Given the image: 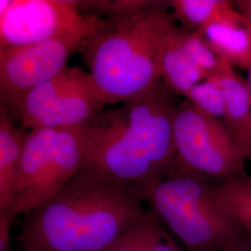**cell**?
<instances>
[{
	"mask_svg": "<svg viewBox=\"0 0 251 251\" xmlns=\"http://www.w3.org/2000/svg\"><path fill=\"white\" fill-rule=\"evenodd\" d=\"M173 92L162 81L150 92L101 111L81 126V172L138 186L176 169Z\"/></svg>",
	"mask_w": 251,
	"mask_h": 251,
	"instance_id": "1",
	"label": "cell"
},
{
	"mask_svg": "<svg viewBox=\"0 0 251 251\" xmlns=\"http://www.w3.org/2000/svg\"><path fill=\"white\" fill-rule=\"evenodd\" d=\"M136 186L79 171L62 190L27 215L23 248L104 251L147 210Z\"/></svg>",
	"mask_w": 251,
	"mask_h": 251,
	"instance_id": "2",
	"label": "cell"
},
{
	"mask_svg": "<svg viewBox=\"0 0 251 251\" xmlns=\"http://www.w3.org/2000/svg\"><path fill=\"white\" fill-rule=\"evenodd\" d=\"M169 8V1H143L135 9L105 19L81 46L106 104L125 103L161 83L163 46L176 25Z\"/></svg>",
	"mask_w": 251,
	"mask_h": 251,
	"instance_id": "3",
	"label": "cell"
},
{
	"mask_svg": "<svg viewBox=\"0 0 251 251\" xmlns=\"http://www.w3.org/2000/svg\"><path fill=\"white\" fill-rule=\"evenodd\" d=\"M136 187L187 251H228L248 236L200 176L178 172Z\"/></svg>",
	"mask_w": 251,
	"mask_h": 251,
	"instance_id": "4",
	"label": "cell"
},
{
	"mask_svg": "<svg viewBox=\"0 0 251 251\" xmlns=\"http://www.w3.org/2000/svg\"><path fill=\"white\" fill-rule=\"evenodd\" d=\"M82 162L81 126L28 130L13 203L6 214L12 220L45 204L80 171Z\"/></svg>",
	"mask_w": 251,
	"mask_h": 251,
	"instance_id": "5",
	"label": "cell"
},
{
	"mask_svg": "<svg viewBox=\"0 0 251 251\" xmlns=\"http://www.w3.org/2000/svg\"><path fill=\"white\" fill-rule=\"evenodd\" d=\"M173 130L176 169L179 166L175 173L225 179L242 174L247 156L220 119L186 100L177 107Z\"/></svg>",
	"mask_w": 251,
	"mask_h": 251,
	"instance_id": "6",
	"label": "cell"
},
{
	"mask_svg": "<svg viewBox=\"0 0 251 251\" xmlns=\"http://www.w3.org/2000/svg\"><path fill=\"white\" fill-rule=\"evenodd\" d=\"M104 23L105 19L95 13L85 25L62 36L36 44L0 49V92L4 107L14 111L29 91L63 72L71 55Z\"/></svg>",
	"mask_w": 251,
	"mask_h": 251,
	"instance_id": "7",
	"label": "cell"
},
{
	"mask_svg": "<svg viewBox=\"0 0 251 251\" xmlns=\"http://www.w3.org/2000/svg\"><path fill=\"white\" fill-rule=\"evenodd\" d=\"M105 104L90 72L66 67L52 79L29 91L13 113L26 130L67 129L85 125Z\"/></svg>",
	"mask_w": 251,
	"mask_h": 251,
	"instance_id": "8",
	"label": "cell"
},
{
	"mask_svg": "<svg viewBox=\"0 0 251 251\" xmlns=\"http://www.w3.org/2000/svg\"><path fill=\"white\" fill-rule=\"evenodd\" d=\"M73 0H1L0 49L36 44L85 25Z\"/></svg>",
	"mask_w": 251,
	"mask_h": 251,
	"instance_id": "9",
	"label": "cell"
},
{
	"mask_svg": "<svg viewBox=\"0 0 251 251\" xmlns=\"http://www.w3.org/2000/svg\"><path fill=\"white\" fill-rule=\"evenodd\" d=\"M222 60L248 69L251 61V25L235 8L198 31Z\"/></svg>",
	"mask_w": 251,
	"mask_h": 251,
	"instance_id": "10",
	"label": "cell"
},
{
	"mask_svg": "<svg viewBox=\"0 0 251 251\" xmlns=\"http://www.w3.org/2000/svg\"><path fill=\"white\" fill-rule=\"evenodd\" d=\"M223 90L226 117L225 125L233 135L246 154L251 143V90L248 81L244 80L228 67L225 72L212 76Z\"/></svg>",
	"mask_w": 251,
	"mask_h": 251,
	"instance_id": "11",
	"label": "cell"
},
{
	"mask_svg": "<svg viewBox=\"0 0 251 251\" xmlns=\"http://www.w3.org/2000/svg\"><path fill=\"white\" fill-rule=\"evenodd\" d=\"M26 129L18 127L7 108L0 109V215L12 206L19 165L26 138Z\"/></svg>",
	"mask_w": 251,
	"mask_h": 251,
	"instance_id": "12",
	"label": "cell"
},
{
	"mask_svg": "<svg viewBox=\"0 0 251 251\" xmlns=\"http://www.w3.org/2000/svg\"><path fill=\"white\" fill-rule=\"evenodd\" d=\"M182 28L174 25L165 38L161 56L162 81L174 93L186 96L189 90L206 80L181 41Z\"/></svg>",
	"mask_w": 251,
	"mask_h": 251,
	"instance_id": "13",
	"label": "cell"
},
{
	"mask_svg": "<svg viewBox=\"0 0 251 251\" xmlns=\"http://www.w3.org/2000/svg\"><path fill=\"white\" fill-rule=\"evenodd\" d=\"M104 251H183L169 229L152 211L128 228Z\"/></svg>",
	"mask_w": 251,
	"mask_h": 251,
	"instance_id": "14",
	"label": "cell"
},
{
	"mask_svg": "<svg viewBox=\"0 0 251 251\" xmlns=\"http://www.w3.org/2000/svg\"><path fill=\"white\" fill-rule=\"evenodd\" d=\"M171 13L181 28L198 32L235 8L231 0H172L169 1Z\"/></svg>",
	"mask_w": 251,
	"mask_h": 251,
	"instance_id": "15",
	"label": "cell"
},
{
	"mask_svg": "<svg viewBox=\"0 0 251 251\" xmlns=\"http://www.w3.org/2000/svg\"><path fill=\"white\" fill-rule=\"evenodd\" d=\"M216 197L247 234H251V177L239 174L215 187Z\"/></svg>",
	"mask_w": 251,
	"mask_h": 251,
	"instance_id": "16",
	"label": "cell"
},
{
	"mask_svg": "<svg viewBox=\"0 0 251 251\" xmlns=\"http://www.w3.org/2000/svg\"><path fill=\"white\" fill-rule=\"evenodd\" d=\"M181 41L189 56L204 73L206 79L232 67L212 50L199 32H189L182 28Z\"/></svg>",
	"mask_w": 251,
	"mask_h": 251,
	"instance_id": "17",
	"label": "cell"
},
{
	"mask_svg": "<svg viewBox=\"0 0 251 251\" xmlns=\"http://www.w3.org/2000/svg\"><path fill=\"white\" fill-rule=\"evenodd\" d=\"M186 99L193 105L211 117L225 120L226 117L223 90L213 78H207L189 90Z\"/></svg>",
	"mask_w": 251,
	"mask_h": 251,
	"instance_id": "18",
	"label": "cell"
},
{
	"mask_svg": "<svg viewBox=\"0 0 251 251\" xmlns=\"http://www.w3.org/2000/svg\"><path fill=\"white\" fill-rule=\"evenodd\" d=\"M11 221L12 220L7 214L0 215V251H8Z\"/></svg>",
	"mask_w": 251,
	"mask_h": 251,
	"instance_id": "19",
	"label": "cell"
},
{
	"mask_svg": "<svg viewBox=\"0 0 251 251\" xmlns=\"http://www.w3.org/2000/svg\"><path fill=\"white\" fill-rule=\"evenodd\" d=\"M235 7L238 9L251 25V0H237Z\"/></svg>",
	"mask_w": 251,
	"mask_h": 251,
	"instance_id": "20",
	"label": "cell"
},
{
	"mask_svg": "<svg viewBox=\"0 0 251 251\" xmlns=\"http://www.w3.org/2000/svg\"><path fill=\"white\" fill-rule=\"evenodd\" d=\"M228 251H251V240L247 236L241 242L235 245Z\"/></svg>",
	"mask_w": 251,
	"mask_h": 251,
	"instance_id": "21",
	"label": "cell"
},
{
	"mask_svg": "<svg viewBox=\"0 0 251 251\" xmlns=\"http://www.w3.org/2000/svg\"><path fill=\"white\" fill-rule=\"evenodd\" d=\"M23 251H53L50 250H48L45 248H40V247H35V246H28V247H24Z\"/></svg>",
	"mask_w": 251,
	"mask_h": 251,
	"instance_id": "22",
	"label": "cell"
},
{
	"mask_svg": "<svg viewBox=\"0 0 251 251\" xmlns=\"http://www.w3.org/2000/svg\"><path fill=\"white\" fill-rule=\"evenodd\" d=\"M247 70H248V73H249V80H248V83H249V85H250V88H251V61Z\"/></svg>",
	"mask_w": 251,
	"mask_h": 251,
	"instance_id": "23",
	"label": "cell"
},
{
	"mask_svg": "<svg viewBox=\"0 0 251 251\" xmlns=\"http://www.w3.org/2000/svg\"><path fill=\"white\" fill-rule=\"evenodd\" d=\"M246 156H247V158H251V143L246 150Z\"/></svg>",
	"mask_w": 251,
	"mask_h": 251,
	"instance_id": "24",
	"label": "cell"
}]
</instances>
